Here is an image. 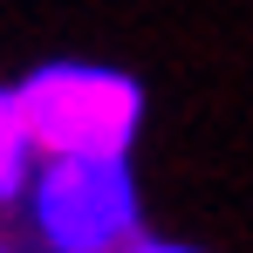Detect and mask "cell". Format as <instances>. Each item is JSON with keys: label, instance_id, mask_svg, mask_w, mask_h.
<instances>
[{"label": "cell", "instance_id": "1", "mask_svg": "<svg viewBox=\"0 0 253 253\" xmlns=\"http://www.w3.org/2000/svg\"><path fill=\"white\" fill-rule=\"evenodd\" d=\"M28 130L48 158H124L137 137L144 96L117 69H89V62H48L21 83Z\"/></svg>", "mask_w": 253, "mask_h": 253}, {"label": "cell", "instance_id": "2", "mask_svg": "<svg viewBox=\"0 0 253 253\" xmlns=\"http://www.w3.org/2000/svg\"><path fill=\"white\" fill-rule=\"evenodd\" d=\"M35 226L55 253H117L137 233V185L124 158H48L35 178Z\"/></svg>", "mask_w": 253, "mask_h": 253}, {"label": "cell", "instance_id": "3", "mask_svg": "<svg viewBox=\"0 0 253 253\" xmlns=\"http://www.w3.org/2000/svg\"><path fill=\"white\" fill-rule=\"evenodd\" d=\"M35 130L21 110V89H0V206H14L28 192V165H35Z\"/></svg>", "mask_w": 253, "mask_h": 253}, {"label": "cell", "instance_id": "4", "mask_svg": "<svg viewBox=\"0 0 253 253\" xmlns=\"http://www.w3.org/2000/svg\"><path fill=\"white\" fill-rule=\"evenodd\" d=\"M124 253H192V247H165V240H137V247H124Z\"/></svg>", "mask_w": 253, "mask_h": 253}]
</instances>
